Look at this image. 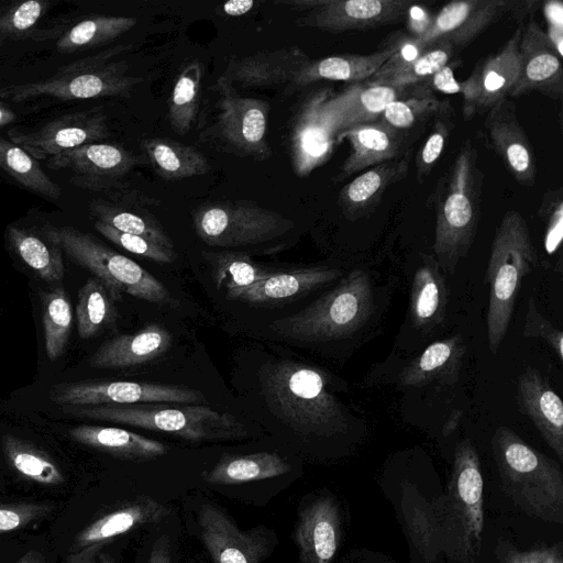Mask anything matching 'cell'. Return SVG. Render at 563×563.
Wrapping results in <instances>:
<instances>
[{
  "mask_svg": "<svg viewBox=\"0 0 563 563\" xmlns=\"http://www.w3.org/2000/svg\"><path fill=\"white\" fill-rule=\"evenodd\" d=\"M341 516L331 496H320L299 512L294 541L299 563H332L341 541Z\"/></svg>",
  "mask_w": 563,
  "mask_h": 563,
  "instance_id": "cb8c5ba5",
  "label": "cell"
},
{
  "mask_svg": "<svg viewBox=\"0 0 563 563\" xmlns=\"http://www.w3.org/2000/svg\"><path fill=\"white\" fill-rule=\"evenodd\" d=\"M220 92L217 131L227 148L243 157L265 161L272 156L266 140L269 104L257 98L242 97L235 89L216 84Z\"/></svg>",
  "mask_w": 563,
  "mask_h": 563,
  "instance_id": "7c38bea8",
  "label": "cell"
},
{
  "mask_svg": "<svg viewBox=\"0 0 563 563\" xmlns=\"http://www.w3.org/2000/svg\"><path fill=\"white\" fill-rule=\"evenodd\" d=\"M461 415H462L461 410H455L451 413L450 418L448 419V421L445 422V424L443 427L444 435L452 433L457 428V424L461 420Z\"/></svg>",
  "mask_w": 563,
  "mask_h": 563,
  "instance_id": "91938a15",
  "label": "cell"
},
{
  "mask_svg": "<svg viewBox=\"0 0 563 563\" xmlns=\"http://www.w3.org/2000/svg\"><path fill=\"white\" fill-rule=\"evenodd\" d=\"M538 261L527 222L520 212L508 210L496 229L485 274L489 285L487 336L490 352L496 353L503 343L521 280Z\"/></svg>",
  "mask_w": 563,
  "mask_h": 563,
  "instance_id": "5b68a950",
  "label": "cell"
},
{
  "mask_svg": "<svg viewBox=\"0 0 563 563\" xmlns=\"http://www.w3.org/2000/svg\"><path fill=\"white\" fill-rule=\"evenodd\" d=\"M254 4L253 0H231L222 4V11L231 16H240L251 11Z\"/></svg>",
  "mask_w": 563,
  "mask_h": 563,
  "instance_id": "11a10c76",
  "label": "cell"
},
{
  "mask_svg": "<svg viewBox=\"0 0 563 563\" xmlns=\"http://www.w3.org/2000/svg\"><path fill=\"white\" fill-rule=\"evenodd\" d=\"M444 102L429 92H420L389 103L379 120L399 131H409L431 115L443 111Z\"/></svg>",
  "mask_w": 563,
  "mask_h": 563,
  "instance_id": "bcb514c9",
  "label": "cell"
},
{
  "mask_svg": "<svg viewBox=\"0 0 563 563\" xmlns=\"http://www.w3.org/2000/svg\"><path fill=\"white\" fill-rule=\"evenodd\" d=\"M7 236L14 252L42 279L49 284L63 280L65 267L62 250L44 234L41 236L34 230L11 224L7 229Z\"/></svg>",
  "mask_w": 563,
  "mask_h": 563,
  "instance_id": "e575fe53",
  "label": "cell"
},
{
  "mask_svg": "<svg viewBox=\"0 0 563 563\" xmlns=\"http://www.w3.org/2000/svg\"><path fill=\"white\" fill-rule=\"evenodd\" d=\"M130 48V44L117 45L62 66L48 78L0 88V99L20 102L45 97L64 101L128 96L143 78L129 75L126 62L112 59Z\"/></svg>",
  "mask_w": 563,
  "mask_h": 563,
  "instance_id": "ba28073f",
  "label": "cell"
},
{
  "mask_svg": "<svg viewBox=\"0 0 563 563\" xmlns=\"http://www.w3.org/2000/svg\"><path fill=\"white\" fill-rule=\"evenodd\" d=\"M516 399L519 410L532 421L545 443L563 461V404L537 368L527 367L520 374Z\"/></svg>",
  "mask_w": 563,
  "mask_h": 563,
  "instance_id": "d4e9b609",
  "label": "cell"
},
{
  "mask_svg": "<svg viewBox=\"0 0 563 563\" xmlns=\"http://www.w3.org/2000/svg\"><path fill=\"white\" fill-rule=\"evenodd\" d=\"M290 470V464L276 453L227 454L201 477L210 484L235 485L282 476Z\"/></svg>",
  "mask_w": 563,
  "mask_h": 563,
  "instance_id": "836d02e7",
  "label": "cell"
},
{
  "mask_svg": "<svg viewBox=\"0 0 563 563\" xmlns=\"http://www.w3.org/2000/svg\"><path fill=\"white\" fill-rule=\"evenodd\" d=\"M108 287L97 277H90L78 291L76 305L77 330L80 339L88 340L112 325L118 311Z\"/></svg>",
  "mask_w": 563,
  "mask_h": 563,
  "instance_id": "8d00e7d4",
  "label": "cell"
},
{
  "mask_svg": "<svg viewBox=\"0 0 563 563\" xmlns=\"http://www.w3.org/2000/svg\"><path fill=\"white\" fill-rule=\"evenodd\" d=\"M373 311L371 278L364 271L354 269L306 308L275 320L272 328L279 335L298 342H327L352 335L367 322Z\"/></svg>",
  "mask_w": 563,
  "mask_h": 563,
  "instance_id": "52a82bcc",
  "label": "cell"
},
{
  "mask_svg": "<svg viewBox=\"0 0 563 563\" xmlns=\"http://www.w3.org/2000/svg\"><path fill=\"white\" fill-rule=\"evenodd\" d=\"M396 43L367 55H334L309 59L288 86L294 90L322 80L362 82L369 79L393 55Z\"/></svg>",
  "mask_w": 563,
  "mask_h": 563,
  "instance_id": "f1b7e54d",
  "label": "cell"
},
{
  "mask_svg": "<svg viewBox=\"0 0 563 563\" xmlns=\"http://www.w3.org/2000/svg\"><path fill=\"white\" fill-rule=\"evenodd\" d=\"M489 142L509 174L521 186L531 187L537 175L536 158L510 100L496 103L484 121Z\"/></svg>",
  "mask_w": 563,
  "mask_h": 563,
  "instance_id": "7402d4cb",
  "label": "cell"
},
{
  "mask_svg": "<svg viewBox=\"0 0 563 563\" xmlns=\"http://www.w3.org/2000/svg\"><path fill=\"white\" fill-rule=\"evenodd\" d=\"M261 390L271 412L302 437H332L347 428L341 402L317 367L280 360L264 365Z\"/></svg>",
  "mask_w": 563,
  "mask_h": 563,
  "instance_id": "6da1fadb",
  "label": "cell"
},
{
  "mask_svg": "<svg viewBox=\"0 0 563 563\" xmlns=\"http://www.w3.org/2000/svg\"><path fill=\"white\" fill-rule=\"evenodd\" d=\"M517 4L518 2L507 0L451 1L413 38L421 47L441 41L454 47L465 46L504 15L516 13Z\"/></svg>",
  "mask_w": 563,
  "mask_h": 563,
  "instance_id": "2e32d148",
  "label": "cell"
},
{
  "mask_svg": "<svg viewBox=\"0 0 563 563\" xmlns=\"http://www.w3.org/2000/svg\"><path fill=\"white\" fill-rule=\"evenodd\" d=\"M90 211L96 221L103 222L124 233L143 236L174 250L172 238L156 218L145 211L124 209L104 200H93L90 203Z\"/></svg>",
  "mask_w": 563,
  "mask_h": 563,
  "instance_id": "60d3db41",
  "label": "cell"
},
{
  "mask_svg": "<svg viewBox=\"0 0 563 563\" xmlns=\"http://www.w3.org/2000/svg\"><path fill=\"white\" fill-rule=\"evenodd\" d=\"M155 173L165 180H181L210 172L207 157L192 146L166 137H150L141 142Z\"/></svg>",
  "mask_w": 563,
  "mask_h": 563,
  "instance_id": "d6a6232c",
  "label": "cell"
},
{
  "mask_svg": "<svg viewBox=\"0 0 563 563\" xmlns=\"http://www.w3.org/2000/svg\"><path fill=\"white\" fill-rule=\"evenodd\" d=\"M42 320L46 355L53 362L64 354L73 324L71 303L63 287L42 294Z\"/></svg>",
  "mask_w": 563,
  "mask_h": 563,
  "instance_id": "7bdbcfd3",
  "label": "cell"
},
{
  "mask_svg": "<svg viewBox=\"0 0 563 563\" xmlns=\"http://www.w3.org/2000/svg\"><path fill=\"white\" fill-rule=\"evenodd\" d=\"M0 168L24 188L49 199H58L60 187L25 150L0 136Z\"/></svg>",
  "mask_w": 563,
  "mask_h": 563,
  "instance_id": "f35d334b",
  "label": "cell"
},
{
  "mask_svg": "<svg viewBox=\"0 0 563 563\" xmlns=\"http://www.w3.org/2000/svg\"><path fill=\"white\" fill-rule=\"evenodd\" d=\"M484 481L477 451L457 443L446 493L434 509L439 539L457 563H476L484 528Z\"/></svg>",
  "mask_w": 563,
  "mask_h": 563,
  "instance_id": "277c9868",
  "label": "cell"
},
{
  "mask_svg": "<svg viewBox=\"0 0 563 563\" xmlns=\"http://www.w3.org/2000/svg\"><path fill=\"white\" fill-rule=\"evenodd\" d=\"M42 232L68 258L103 282L115 301H120L125 292L151 303L177 305L165 285L154 275L93 235L70 225H45Z\"/></svg>",
  "mask_w": 563,
  "mask_h": 563,
  "instance_id": "9c48e42d",
  "label": "cell"
},
{
  "mask_svg": "<svg viewBox=\"0 0 563 563\" xmlns=\"http://www.w3.org/2000/svg\"><path fill=\"white\" fill-rule=\"evenodd\" d=\"M108 135L107 115L97 109L70 112L35 129H12L8 133L10 141L36 161H47L65 151L97 143Z\"/></svg>",
  "mask_w": 563,
  "mask_h": 563,
  "instance_id": "5bb4252c",
  "label": "cell"
},
{
  "mask_svg": "<svg viewBox=\"0 0 563 563\" xmlns=\"http://www.w3.org/2000/svg\"><path fill=\"white\" fill-rule=\"evenodd\" d=\"M192 221L198 238L217 247L263 243L295 227L290 219L250 201L203 203L195 210Z\"/></svg>",
  "mask_w": 563,
  "mask_h": 563,
  "instance_id": "30bf717a",
  "label": "cell"
},
{
  "mask_svg": "<svg viewBox=\"0 0 563 563\" xmlns=\"http://www.w3.org/2000/svg\"><path fill=\"white\" fill-rule=\"evenodd\" d=\"M342 275L338 268L311 266L272 273L255 284L227 294L230 299L250 305H277L295 300Z\"/></svg>",
  "mask_w": 563,
  "mask_h": 563,
  "instance_id": "484cf974",
  "label": "cell"
},
{
  "mask_svg": "<svg viewBox=\"0 0 563 563\" xmlns=\"http://www.w3.org/2000/svg\"><path fill=\"white\" fill-rule=\"evenodd\" d=\"M53 508L44 503L0 504V533L22 529L49 515Z\"/></svg>",
  "mask_w": 563,
  "mask_h": 563,
  "instance_id": "f907efd6",
  "label": "cell"
},
{
  "mask_svg": "<svg viewBox=\"0 0 563 563\" xmlns=\"http://www.w3.org/2000/svg\"><path fill=\"white\" fill-rule=\"evenodd\" d=\"M86 563H114V561L106 553L99 552Z\"/></svg>",
  "mask_w": 563,
  "mask_h": 563,
  "instance_id": "94428289",
  "label": "cell"
},
{
  "mask_svg": "<svg viewBox=\"0 0 563 563\" xmlns=\"http://www.w3.org/2000/svg\"><path fill=\"white\" fill-rule=\"evenodd\" d=\"M202 76V64L195 59L183 67L175 81L168 101V120L172 129L179 135L187 134L197 118Z\"/></svg>",
  "mask_w": 563,
  "mask_h": 563,
  "instance_id": "74e56055",
  "label": "cell"
},
{
  "mask_svg": "<svg viewBox=\"0 0 563 563\" xmlns=\"http://www.w3.org/2000/svg\"><path fill=\"white\" fill-rule=\"evenodd\" d=\"M519 52L521 68L509 97L519 98L538 91L560 100L563 96L561 56L547 33L533 20L522 27Z\"/></svg>",
  "mask_w": 563,
  "mask_h": 563,
  "instance_id": "ffe728a7",
  "label": "cell"
},
{
  "mask_svg": "<svg viewBox=\"0 0 563 563\" xmlns=\"http://www.w3.org/2000/svg\"><path fill=\"white\" fill-rule=\"evenodd\" d=\"M49 399L62 406L86 407L133 404L201 405V391L179 385L155 382L88 380L58 384L51 388Z\"/></svg>",
  "mask_w": 563,
  "mask_h": 563,
  "instance_id": "8fae6325",
  "label": "cell"
},
{
  "mask_svg": "<svg viewBox=\"0 0 563 563\" xmlns=\"http://www.w3.org/2000/svg\"><path fill=\"white\" fill-rule=\"evenodd\" d=\"M198 525L214 563H262L274 547L267 529L240 530L221 508L209 503L201 505Z\"/></svg>",
  "mask_w": 563,
  "mask_h": 563,
  "instance_id": "9a60e30c",
  "label": "cell"
},
{
  "mask_svg": "<svg viewBox=\"0 0 563 563\" xmlns=\"http://www.w3.org/2000/svg\"><path fill=\"white\" fill-rule=\"evenodd\" d=\"M309 59L297 46L260 51L242 58L233 57L216 84L244 89L280 85L288 87Z\"/></svg>",
  "mask_w": 563,
  "mask_h": 563,
  "instance_id": "44dd1931",
  "label": "cell"
},
{
  "mask_svg": "<svg viewBox=\"0 0 563 563\" xmlns=\"http://www.w3.org/2000/svg\"><path fill=\"white\" fill-rule=\"evenodd\" d=\"M451 123L452 122L444 115L443 111L437 114L430 133L415 157L416 175L419 184H422L427 179L434 168L435 163L441 157L451 134Z\"/></svg>",
  "mask_w": 563,
  "mask_h": 563,
  "instance_id": "c3c4849f",
  "label": "cell"
},
{
  "mask_svg": "<svg viewBox=\"0 0 563 563\" xmlns=\"http://www.w3.org/2000/svg\"><path fill=\"white\" fill-rule=\"evenodd\" d=\"M406 131H399L382 120L350 128L336 139V143L346 141L350 153L341 165L336 181L378 164L396 159L404 155L408 141Z\"/></svg>",
  "mask_w": 563,
  "mask_h": 563,
  "instance_id": "603a6c76",
  "label": "cell"
},
{
  "mask_svg": "<svg viewBox=\"0 0 563 563\" xmlns=\"http://www.w3.org/2000/svg\"><path fill=\"white\" fill-rule=\"evenodd\" d=\"M522 335L545 341L559 360H563V333L540 313L532 298L528 302Z\"/></svg>",
  "mask_w": 563,
  "mask_h": 563,
  "instance_id": "816d5d0a",
  "label": "cell"
},
{
  "mask_svg": "<svg viewBox=\"0 0 563 563\" xmlns=\"http://www.w3.org/2000/svg\"><path fill=\"white\" fill-rule=\"evenodd\" d=\"M521 32L519 25L497 52L479 60L471 75L459 82L465 120L487 112L509 97L521 68Z\"/></svg>",
  "mask_w": 563,
  "mask_h": 563,
  "instance_id": "4fadbf2b",
  "label": "cell"
},
{
  "mask_svg": "<svg viewBox=\"0 0 563 563\" xmlns=\"http://www.w3.org/2000/svg\"><path fill=\"white\" fill-rule=\"evenodd\" d=\"M449 290L433 256H423L410 290L409 313L413 325L430 330L445 318Z\"/></svg>",
  "mask_w": 563,
  "mask_h": 563,
  "instance_id": "4dcf8cb0",
  "label": "cell"
},
{
  "mask_svg": "<svg viewBox=\"0 0 563 563\" xmlns=\"http://www.w3.org/2000/svg\"><path fill=\"white\" fill-rule=\"evenodd\" d=\"M483 180L477 148L471 140H466L433 192V252L439 267L446 273H454L476 236Z\"/></svg>",
  "mask_w": 563,
  "mask_h": 563,
  "instance_id": "7a4b0ae2",
  "label": "cell"
},
{
  "mask_svg": "<svg viewBox=\"0 0 563 563\" xmlns=\"http://www.w3.org/2000/svg\"><path fill=\"white\" fill-rule=\"evenodd\" d=\"M141 157L122 146L108 143H90L65 151L48 158L53 169H69L77 186L101 191L118 186L137 164Z\"/></svg>",
  "mask_w": 563,
  "mask_h": 563,
  "instance_id": "e0dca14e",
  "label": "cell"
},
{
  "mask_svg": "<svg viewBox=\"0 0 563 563\" xmlns=\"http://www.w3.org/2000/svg\"><path fill=\"white\" fill-rule=\"evenodd\" d=\"M454 46L441 41L427 47L409 63L387 73H375L367 81L393 87H407L431 79L437 73L448 66L452 58Z\"/></svg>",
  "mask_w": 563,
  "mask_h": 563,
  "instance_id": "ab89813d",
  "label": "cell"
},
{
  "mask_svg": "<svg viewBox=\"0 0 563 563\" xmlns=\"http://www.w3.org/2000/svg\"><path fill=\"white\" fill-rule=\"evenodd\" d=\"M16 563H47L45 556L36 551V550H30L26 553H24Z\"/></svg>",
  "mask_w": 563,
  "mask_h": 563,
  "instance_id": "680465c9",
  "label": "cell"
},
{
  "mask_svg": "<svg viewBox=\"0 0 563 563\" xmlns=\"http://www.w3.org/2000/svg\"><path fill=\"white\" fill-rule=\"evenodd\" d=\"M411 5L409 0H322L302 23L330 33L366 31L400 22Z\"/></svg>",
  "mask_w": 563,
  "mask_h": 563,
  "instance_id": "ac0fdd59",
  "label": "cell"
},
{
  "mask_svg": "<svg viewBox=\"0 0 563 563\" xmlns=\"http://www.w3.org/2000/svg\"><path fill=\"white\" fill-rule=\"evenodd\" d=\"M412 157L411 150L400 157L371 168L344 185L338 197L343 216L356 221L372 213L379 205L385 191L406 177Z\"/></svg>",
  "mask_w": 563,
  "mask_h": 563,
  "instance_id": "4316f807",
  "label": "cell"
},
{
  "mask_svg": "<svg viewBox=\"0 0 563 563\" xmlns=\"http://www.w3.org/2000/svg\"><path fill=\"white\" fill-rule=\"evenodd\" d=\"M172 343L173 335L165 327L151 323L133 334L106 341L91 355L89 364L96 368L139 366L163 355Z\"/></svg>",
  "mask_w": 563,
  "mask_h": 563,
  "instance_id": "83f0119b",
  "label": "cell"
},
{
  "mask_svg": "<svg viewBox=\"0 0 563 563\" xmlns=\"http://www.w3.org/2000/svg\"><path fill=\"white\" fill-rule=\"evenodd\" d=\"M539 217L545 222L544 250L549 256L560 254L563 236L562 189H548L541 200Z\"/></svg>",
  "mask_w": 563,
  "mask_h": 563,
  "instance_id": "681fc988",
  "label": "cell"
},
{
  "mask_svg": "<svg viewBox=\"0 0 563 563\" xmlns=\"http://www.w3.org/2000/svg\"><path fill=\"white\" fill-rule=\"evenodd\" d=\"M147 563H172L169 540L162 536L153 545Z\"/></svg>",
  "mask_w": 563,
  "mask_h": 563,
  "instance_id": "db71d44e",
  "label": "cell"
},
{
  "mask_svg": "<svg viewBox=\"0 0 563 563\" xmlns=\"http://www.w3.org/2000/svg\"><path fill=\"white\" fill-rule=\"evenodd\" d=\"M169 512L164 504L147 496L130 500L85 527L71 543L67 563H86L110 540L135 528L157 523Z\"/></svg>",
  "mask_w": 563,
  "mask_h": 563,
  "instance_id": "d6986e66",
  "label": "cell"
},
{
  "mask_svg": "<svg viewBox=\"0 0 563 563\" xmlns=\"http://www.w3.org/2000/svg\"><path fill=\"white\" fill-rule=\"evenodd\" d=\"M501 489L526 515L563 523V474L559 464L499 427L492 440Z\"/></svg>",
  "mask_w": 563,
  "mask_h": 563,
  "instance_id": "3957f363",
  "label": "cell"
},
{
  "mask_svg": "<svg viewBox=\"0 0 563 563\" xmlns=\"http://www.w3.org/2000/svg\"><path fill=\"white\" fill-rule=\"evenodd\" d=\"M65 411L77 418L172 433L191 442H218L247 437L245 426L236 417L202 405H101L71 407Z\"/></svg>",
  "mask_w": 563,
  "mask_h": 563,
  "instance_id": "8992f818",
  "label": "cell"
},
{
  "mask_svg": "<svg viewBox=\"0 0 563 563\" xmlns=\"http://www.w3.org/2000/svg\"><path fill=\"white\" fill-rule=\"evenodd\" d=\"M69 435L80 444L133 462H145L165 455L168 448L156 440L114 427L79 424Z\"/></svg>",
  "mask_w": 563,
  "mask_h": 563,
  "instance_id": "f546056e",
  "label": "cell"
},
{
  "mask_svg": "<svg viewBox=\"0 0 563 563\" xmlns=\"http://www.w3.org/2000/svg\"><path fill=\"white\" fill-rule=\"evenodd\" d=\"M203 255L211 265L217 288H224L227 294L246 288L272 274L245 253L207 252Z\"/></svg>",
  "mask_w": 563,
  "mask_h": 563,
  "instance_id": "ee69618b",
  "label": "cell"
},
{
  "mask_svg": "<svg viewBox=\"0 0 563 563\" xmlns=\"http://www.w3.org/2000/svg\"><path fill=\"white\" fill-rule=\"evenodd\" d=\"M465 351L461 335L433 342L402 368L400 385L421 387L432 382L449 380L459 373Z\"/></svg>",
  "mask_w": 563,
  "mask_h": 563,
  "instance_id": "1f68e13d",
  "label": "cell"
},
{
  "mask_svg": "<svg viewBox=\"0 0 563 563\" xmlns=\"http://www.w3.org/2000/svg\"><path fill=\"white\" fill-rule=\"evenodd\" d=\"M135 24V19L130 16H88L59 36L56 49L62 54H71L95 48L114 41Z\"/></svg>",
  "mask_w": 563,
  "mask_h": 563,
  "instance_id": "d590c367",
  "label": "cell"
},
{
  "mask_svg": "<svg viewBox=\"0 0 563 563\" xmlns=\"http://www.w3.org/2000/svg\"><path fill=\"white\" fill-rule=\"evenodd\" d=\"M497 563H563L562 544L556 543L529 551L517 550L511 544H499Z\"/></svg>",
  "mask_w": 563,
  "mask_h": 563,
  "instance_id": "f5cc1de1",
  "label": "cell"
},
{
  "mask_svg": "<svg viewBox=\"0 0 563 563\" xmlns=\"http://www.w3.org/2000/svg\"><path fill=\"white\" fill-rule=\"evenodd\" d=\"M322 0H285L278 3L288 4L296 10H307L308 12L321 4Z\"/></svg>",
  "mask_w": 563,
  "mask_h": 563,
  "instance_id": "9f6ffc18",
  "label": "cell"
},
{
  "mask_svg": "<svg viewBox=\"0 0 563 563\" xmlns=\"http://www.w3.org/2000/svg\"><path fill=\"white\" fill-rule=\"evenodd\" d=\"M15 120V113L11 108L0 99V128Z\"/></svg>",
  "mask_w": 563,
  "mask_h": 563,
  "instance_id": "6f0895ef",
  "label": "cell"
},
{
  "mask_svg": "<svg viewBox=\"0 0 563 563\" xmlns=\"http://www.w3.org/2000/svg\"><path fill=\"white\" fill-rule=\"evenodd\" d=\"M3 451L11 466L22 476L41 485L56 486L65 478L45 453L12 435L3 439Z\"/></svg>",
  "mask_w": 563,
  "mask_h": 563,
  "instance_id": "f6af8a7d",
  "label": "cell"
},
{
  "mask_svg": "<svg viewBox=\"0 0 563 563\" xmlns=\"http://www.w3.org/2000/svg\"><path fill=\"white\" fill-rule=\"evenodd\" d=\"M93 225L101 235L130 253L162 264L173 263L176 260L175 250L167 249L148 239L118 231L100 221H95Z\"/></svg>",
  "mask_w": 563,
  "mask_h": 563,
  "instance_id": "7dc6e473",
  "label": "cell"
},
{
  "mask_svg": "<svg viewBox=\"0 0 563 563\" xmlns=\"http://www.w3.org/2000/svg\"><path fill=\"white\" fill-rule=\"evenodd\" d=\"M49 8L48 1L16 3L0 14V45L7 41H46L63 34L64 26L40 30L38 22Z\"/></svg>",
  "mask_w": 563,
  "mask_h": 563,
  "instance_id": "b9f144b4",
  "label": "cell"
}]
</instances>
